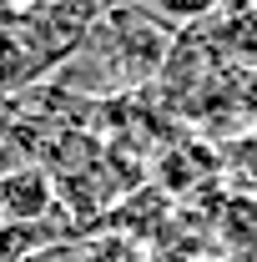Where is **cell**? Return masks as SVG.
<instances>
[{
	"label": "cell",
	"instance_id": "1",
	"mask_svg": "<svg viewBox=\"0 0 257 262\" xmlns=\"http://www.w3.org/2000/svg\"><path fill=\"white\" fill-rule=\"evenodd\" d=\"M51 202H56V187H51V177L40 166H20V171L0 177V217L15 222V227L40 222L51 212Z\"/></svg>",
	"mask_w": 257,
	"mask_h": 262
},
{
	"label": "cell",
	"instance_id": "2",
	"mask_svg": "<svg viewBox=\"0 0 257 262\" xmlns=\"http://www.w3.org/2000/svg\"><path fill=\"white\" fill-rule=\"evenodd\" d=\"M136 5L161 26H197V20L222 10V0H136Z\"/></svg>",
	"mask_w": 257,
	"mask_h": 262
},
{
	"label": "cell",
	"instance_id": "3",
	"mask_svg": "<svg viewBox=\"0 0 257 262\" xmlns=\"http://www.w3.org/2000/svg\"><path fill=\"white\" fill-rule=\"evenodd\" d=\"M222 51L242 66H257V10H237L222 20Z\"/></svg>",
	"mask_w": 257,
	"mask_h": 262
}]
</instances>
